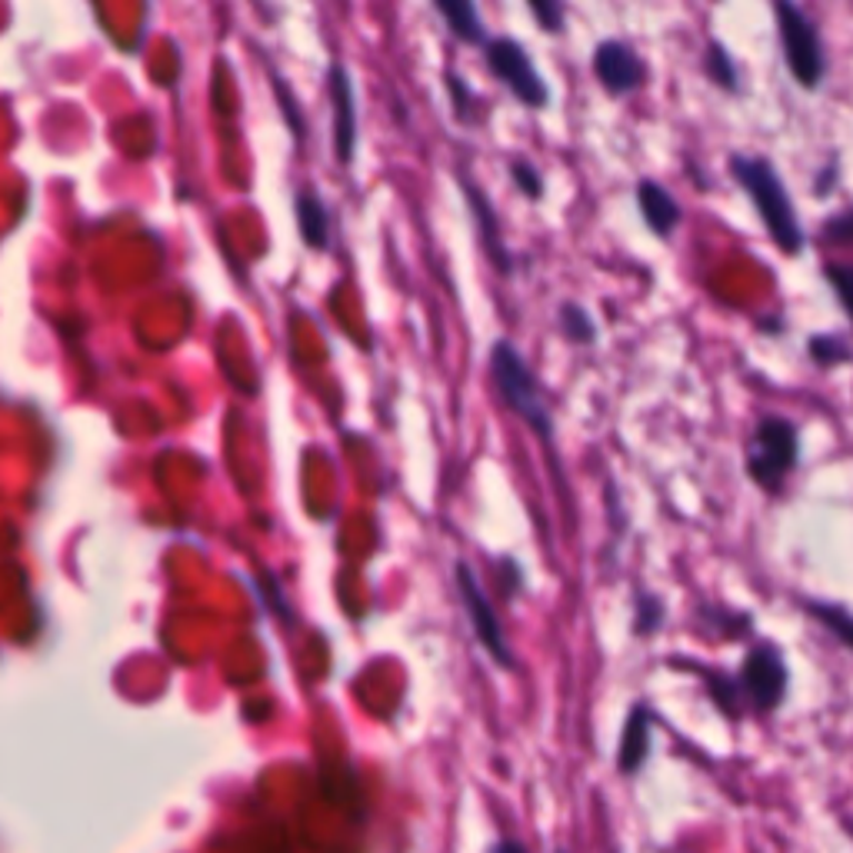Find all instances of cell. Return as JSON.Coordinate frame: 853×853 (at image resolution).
I'll use <instances>...</instances> for the list:
<instances>
[{
  "mask_svg": "<svg viewBox=\"0 0 853 853\" xmlns=\"http://www.w3.org/2000/svg\"><path fill=\"white\" fill-rule=\"evenodd\" d=\"M731 173L737 177V184L744 187V194L754 200L771 240L784 250V254H801L807 247V237H804V227L794 214V204H791V194L777 173V167L767 160V157H744V153H734L731 157Z\"/></svg>",
  "mask_w": 853,
  "mask_h": 853,
  "instance_id": "obj_1",
  "label": "cell"
},
{
  "mask_svg": "<svg viewBox=\"0 0 853 853\" xmlns=\"http://www.w3.org/2000/svg\"><path fill=\"white\" fill-rule=\"evenodd\" d=\"M490 370L497 380V390L504 397V404L551 447L554 444V417L540 397V387L527 367V360L514 350V344L500 340L490 354Z\"/></svg>",
  "mask_w": 853,
  "mask_h": 853,
  "instance_id": "obj_2",
  "label": "cell"
},
{
  "mask_svg": "<svg viewBox=\"0 0 853 853\" xmlns=\"http://www.w3.org/2000/svg\"><path fill=\"white\" fill-rule=\"evenodd\" d=\"M801 464V430L787 417H764L747 444V474L764 490H781Z\"/></svg>",
  "mask_w": 853,
  "mask_h": 853,
  "instance_id": "obj_3",
  "label": "cell"
},
{
  "mask_svg": "<svg viewBox=\"0 0 853 853\" xmlns=\"http://www.w3.org/2000/svg\"><path fill=\"white\" fill-rule=\"evenodd\" d=\"M774 13H777V30H781V43H784V60H787L794 80L804 90H817L827 73V53H824L817 23L811 20V13L804 7H797L791 0H777Z\"/></svg>",
  "mask_w": 853,
  "mask_h": 853,
  "instance_id": "obj_4",
  "label": "cell"
},
{
  "mask_svg": "<svg viewBox=\"0 0 853 853\" xmlns=\"http://www.w3.org/2000/svg\"><path fill=\"white\" fill-rule=\"evenodd\" d=\"M737 684H741L744 704H751L757 714L777 711L787 697V687H791V671H787V661H784L781 647L754 644L747 651L744 664H741Z\"/></svg>",
  "mask_w": 853,
  "mask_h": 853,
  "instance_id": "obj_5",
  "label": "cell"
},
{
  "mask_svg": "<svg viewBox=\"0 0 853 853\" xmlns=\"http://www.w3.org/2000/svg\"><path fill=\"white\" fill-rule=\"evenodd\" d=\"M487 63L490 70L510 87V93L527 103V107H544L551 100V90L544 83V77L537 73L530 53L524 50V43L510 40V37H497L487 43Z\"/></svg>",
  "mask_w": 853,
  "mask_h": 853,
  "instance_id": "obj_6",
  "label": "cell"
},
{
  "mask_svg": "<svg viewBox=\"0 0 853 853\" xmlns=\"http://www.w3.org/2000/svg\"><path fill=\"white\" fill-rule=\"evenodd\" d=\"M457 584H460V597L467 604V614H470V624L480 637V644L487 647V654L500 664V667H510L514 657L507 651V641H504V627L494 614V604L490 597L484 594V587L477 584L474 571L467 564H457Z\"/></svg>",
  "mask_w": 853,
  "mask_h": 853,
  "instance_id": "obj_7",
  "label": "cell"
},
{
  "mask_svg": "<svg viewBox=\"0 0 853 853\" xmlns=\"http://www.w3.org/2000/svg\"><path fill=\"white\" fill-rule=\"evenodd\" d=\"M594 73H597V80L604 83L607 93L627 97V93H634V90L644 83L647 67H644V60H641L627 43H621V40H604V43L594 50Z\"/></svg>",
  "mask_w": 853,
  "mask_h": 853,
  "instance_id": "obj_8",
  "label": "cell"
},
{
  "mask_svg": "<svg viewBox=\"0 0 853 853\" xmlns=\"http://www.w3.org/2000/svg\"><path fill=\"white\" fill-rule=\"evenodd\" d=\"M651 744H654V714L647 704H634L621 734V751H617L621 774H637L651 757Z\"/></svg>",
  "mask_w": 853,
  "mask_h": 853,
  "instance_id": "obj_9",
  "label": "cell"
},
{
  "mask_svg": "<svg viewBox=\"0 0 853 853\" xmlns=\"http://www.w3.org/2000/svg\"><path fill=\"white\" fill-rule=\"evenodd\" d=\"M637 204L644 214V224L657 234V237H671L681 224V204L674 200V194H667V187H661L657 180H641L637 184Z\"/></svg>",
  "mask_w": 853,
  "mask_h": 853,
  "instance_id": "obj_10",
  "label": "cell"
},
{
  "mask_svg": "<svg viewBox=\"0 0 853 853\" xmlns=\"http://www.w3.org/2000/svg\"><path fill=\"white\" fill-rule=\"evenodd\" d=\"M330 90H334V113H337V123H334V133H337V153L344 163H350L354 157V87H350V77L340 63L330 67Z\"/></svg>",
  "mask_w": 853,
  "mask_h": 853,
  "instance_id": "obj_11",
  "label": "cell"
},
{
  "mask_svg": "<svg viewBox=\"0 0 853 853\" xmlns=\"http://www.w3.org/2000/svg\"><path fill=\"white\" fill-rule=\"evenodd\" d=\"M697 621L711 637H724V641H737L744 631L754 627L751 611H724V607H711V604L697 607Z\"/></svg>",
  "mask_w": 853,
  "mask_h": 853,
  "instance_id": "obj_12",
  "label": "cell"
},
{
  "mask_svg": "<svg viewBox=\"0 0 853 853\" xmlns=\"http://www.w3.org/2000/svg\"><path fill=\"white\" fill-rule=\"evenodd\" d=\"M297 224H300V234L310 247H324L327 244V217H324V204L314 190H304L297 197Z\"/></svg>",
  "mask_w": 853,
  "mask_h": 853,
  "instance_id": "obj_13",
  "label": "cell"
},
{
  "mask_svg": "<svg viewBox=\"0 0 853 853\" xmlns=\"http://www.w3.org/2000/svg\"><path fill=\"white\" fill-rule=\"evenodd\" d=\"M437 10L447 17L450 30L464 40H480L484 37V23H480V13L474 3L467 0H437Z\"/></svg>",
  "mask_w": 853,
  "mask_h": 853,
  "instance_id": "obj_14",
  "label": "cell"
},
{
  "mask_svg": "<svg viewBox=\"0 0 853 853\" xmlns=\"http://www.w3.org/2000/svg\"><path fill=\"white\" fill-rule=\"evenodd\" d=\"M694 667L707 677V691H711L714 704H717L727 717H737V714H741V704H744V694H741L737 677H727V674H717V671H704V664H691V671H694Z\"/></svg>",
  "mask_w": 853,
  "mask_h": 853,
  "instance_id": "obj_15",
  "label": "cell"
},
{
  "mask_svg": "<svg viewBox=\"0 0 853 853\" xmlns=\"http://www.w3.org/2000/svg\"><path fill=\"white\" fill-rule=\"evenodd\" d=\"M704 67H707V77H711L717 87H724V90H731V93H737V90H741L737 63H734L731 50H727L721 40H711L707 57H704Z\"/></svg>",
  "mask_w": 853,
  "mask_h": 853,
  "instance_id": "obj_16",
  "label": "cell"
},
{
  "mask_svg": "<svg viewBox=\"0 0 853 853\" xmlns=\"http://www.w3.org/2000/svg\"><path fill=\"white\" fill-rule=\"evenodd\" d=\"M807 611L814 621H821L844 647L853 651V614L847 607H837V604H824V601H807Z\"/></svg>",
  "mask_w": 853,
  "mask_h": 853,
  "instance_id": "obj_17",
  "label": "cell"
},
{
  "mask_svg": "<svg viewBox=\"0 0 853 853\" xmlns=\"http://www.w3.org/2000/svg\"><path fill=\"white\" fill-rule=\"evenodd\" d=\"M664 614H667V607L657 594L637 591V597H634V634H641V637L657 634L661 624H664Z\"/></svg>",
  "mask_w": 853,
  "mask_h": 853,
  "instance_id": "obj_18",
  "label": "cell"
},
{
  "mask_svg": "<svg viewBox=\"0 0 853 853\" xmlns=\"http://www.w3.org/2000/svg\"><path fill=\"white\" fill-rule=\"evenodd\" d=\"M464 190H467V197H470V204H474V210H477V220L484 224V237H487L490 257H494V260H497V267L507 274V270H510V257H507V254H504V247H500V237H497V220H494V214H490L487 200L477 194V187H474V184H467Z\"/></svg>",
  "mask_w": 853,
  "mask_h": 853,
  "instance_id": "obj_19",
  "label": "cell"
},
{
  "mask_svg": "<svg viewBox=\"0 0 853 853\" xmlns=\"http://www.w3.org/2000/svg\"><path fill=\"white\" fill-rule=\"evenodd\" d=\"M561 327H564V334H567L574 344H591V340L597 337L594 320H591V314H587L581 304H564V307H561Z\"/></svg>",
  "mask_w": 853,
  "mask_h": 853,
  "instance_id": "obj_20",
  "label": "cell"
},
{
  "mask_svg": "<svg viewBox=\"0 0 853 853\" xmlns=\"http://www.w3.org/2000/svg\"><path fill=\"white\" fill-rule=\"evenodd\" d=\"M811 357L821 367H834V364L851 360V347L841 337H811Z\"/></svg>",
  "mask_w": 853,
  "mask_h": 853,
  "instance_id": "obj_21",
  "label": "cell"
},
{
  "mask_svg": "<svg viewBox=\"0 0 853 853\" xmlns=\"http://www.w3.org/2000/svg\"><path fill=\"white\" fill-rule=\"evenodd\" d=\"M824 274H827L831 287L837 290V300L844 304L847 317L853 320V264H827Z\"/></svg>",
  "mask_w": 853,
  "mask_h": 853,
  "instance_id": "obj_22",
  "label": "cell"
},
{
  "mask_svg": "<svg viewBox=\"0 0 853 853\" xmlns=\"http://www.w3.org/2000/svg\"><path fill=\"white\" fill-rule=\"evenodd\" d=\"M510 177L517 180V187H520L530 200H540V197H544V177H540L537 167H530L527 160H514V163H510Z\"/></svg>",
  "mask_w": 853,
  "mask_h": 853,
  "instance_id": "obj_23",
  "label": "cell"
},
{
  "mask_svg": "<svg viewBox=\"0 0 853 853\" xmlns=\"http://www.w3.org/2000/svg\"><path fill=\"white\" fill-rule=\"evenodd\" d=\"M530 13L540 20L544 30L551 33H561L564 30V7L561 3H551V0H530Z\"/></svg>",
  "mask_w": 853,
  "mask_h": 853,
  "instance_id": "obj_24",
  "label": "cell"
},
{
  "mask_svg": "<svg viewBox=\"0 0 853 853\" xmlns=\"http://www.w3.org/2000/svg\"><path fill=\"white\" fill-rule=\"evenodd\" d=\"M824 240H834V244L853 240V210H844L831 224H824Z\"/></svg>",
  "mask_w": 853,
  "mask_h": 853,
  "instance_id": "obj_25",
  "label": "cell"
},
{
  "mask_svg": "<svg viewBox=\"0 0 853 853\" xmlns=\"http://www.w3.org/2000/svg\"><path fill=\"white\" fill-rule=\"evenodd\" d=\"M494 853H527V851H524V847H520L517 841H500V844H497V851H494Z\"/></svg>",
  "mask_w": 853,
  "mask_h": 853,
  "instance_id": "obj_26",
  "label": "cell"
},
{
  "mask_svg": "<svg viewBox=\"0 0 853 853\" xmlns=\"http://www.w3.org/2000/svg\"><path fill=\"white\" fill-rule=\"evenodd\" d=\"M561 853H564V851H561Z\"/></svg>",
  "mask_w": 853,
  "mask_h": 853,
  "instance_id": "obj_27",
  "label": "cell"
}]
</instances>
